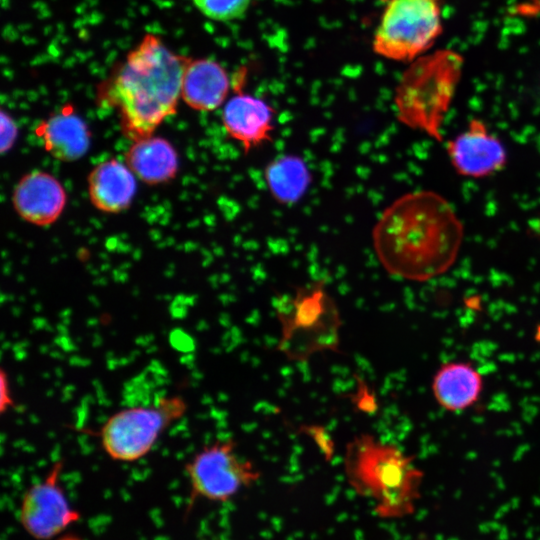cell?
Returning a JSON list of instances; mask_svg holds the SVG:
<instances>
[{
	"label": "cell",
	"mask_w": 540,
	"mask_h": 540,
	"mask_svg": "<svg viewBox=\"0 0 540 540\" xmlns=\"http://www.w3.org/2000/svg\"><path fill=\"white\" fill-rule=\"evenodd\" d=\"M371 237L376 257L389 274L423 282L454 265L464 228L442 195L420 190L388 205L375 222Z\"/></svg>",
	"instance_id": "cell-1"
},
{
	"label": "cell",
	"mask_w": 540,
	"mask_h": 540,
	"mask_svg": "<svg viewBox=\"0 0 540 540\" xmlns=\"http://www.w3.org/2000/svg\"><path fill=\"white\" fill-rule=\"evenodd\" d=\"M189 59L146 34L98 85L97 103L117 112L122 133L133 142L152 136L176 113Z\"/></svg>",
	"instance_id": "cell-2"
},
{
	"label": "cell",
	"mask_w": 540,
	"mask_h": 540,
	"mask_svg": "<svg viewBox=\"0 0 540 540\" xmlns=\"http://www.w3.org/2000/svg\"><path fill=\"white\" fill-rule=\"evenodd\" d=\"M344 471L355 493L373 502L379 518L396 520L414 513L423 472L398 447L371 434L357 435L346 446Z\"/></svg>",
	"instance_id": "cell-3"
},
{
	"label": "cell",
	"mask_w": 540,
	"mask_h": 540,
	"mask_svg": "<svg viewBox=\"0 0 540 540\" xmlns=\"http://www.w3.org/2000/svg\"><path fill=\"white\" fill-rule=\"evenodd\" d=\"M462 67V57L447 49L415 59L396 88L394 104L399 122L442 142L444 119Z\"/></svg>",
	"instance_id": "cell-4"
},
{
	"label": "cell",
	"mask_w": 540,
	"mask_h": 540,
	"mask_svg": "<svg viewBox=\"0 0 540 540\" xmlns=\"http://www.w3.org/2000/svg\"><path fill=\"white\" fill-rule=\"evenodd\" d=\"M281 326L278 351L290 361L306 362L319 352H338L342 319L323 280L296 288L275 302Z\"/></svg>",
	"instance_id": "cell-5"
},
{
	"label": "cell",
	"mask_w": 540,
	"mask_h": 540,
	"mask_svg": "<svg viewBox=\"0 0 540 540\" xmlns=\"http://www.w3.org/2000/svg\"><path fill=\"white\" fill-rule=\"evenodd\" d=\"M187 409L186 400L179 395L158 396L150 404L114 413L94 435L112 460L135 462L150 453L161 435L180 420Z\"/></svg>",
	"instance_id": "cell-6"
},
{
	"label": "cell",
	"mask_w": 540,
	"mask_h": 540,
	"mask_svg": "<svg viewBox=\"0 0 540 540\" xmlns=\"http://www.w3.org/2000/svg\"><path fill=\"white\" fill-rule=\"evenodd\" d=\"M442 0H388L373 39L374 51L396 61L424 55L442 33Z\"/></svg>",
	"instance_id": "cell-7"
},
{
	"label": "cell",
	"mask_w": 540,
	"mask_h": 540,
	"mask_svg": "<svg viewBox=\"0 0 540 540\" xmlns=\"http://www.w3.org/2000/svg\"><path fill=\"white\" fill-rule=\"evenodd\" d=\"M190 484L188 511L198 499L227 502L260 479V471L238 456L233 439L202 447L185 465Z\"/></svg>",
	"instance_id": "cell-8"
},
{
	"label": "cell",
	"mask_w": 540,
	"mask_h": 540,
	"mask_svg": "<svg viewBox=\"0 0 540 540\" xmlns=\"http://www.w3.org/2000/svg\"><path fill=\"white\" fill-rule=\"evenodd\" d=\"M63 465V461H55L45 477L31 485L22 497L19 522L36 540L53 539L80 518L60 484Z\"/></svg>",
	"instance_id": "cell-9"
},
{
	"label": "cell",
	"mask_w": 540,
	"mask_h": 540,
	"mask_svg": "<svg viewBox=\"0 0 540 540\" xmlns=\"http://www.w3.org/2000/svg\"><path fill=\"white\" fill-rule=\"evenodd\" d=\"M450 162L465 177L483 178L504 168L507 153L483 121L470 120L467 128L446 145Z\"/></svg>",
	"instance_id": "cell-10"
},
{
	"label": "cell",
	"mask_w": 540,
	"mask_h": 540,
	"mask_svg": "<svg viewBox=\"0 0 540 540\" xmlns=\"http://www.w3.org/2000/svg\"><path fill=\"white\" fill-rule=\"evenodd\" d=\"M67 196L62 184L51 174L34 170L16 184L12 203L25 221L47 226L55 222L66 205Z\"/></svg>",
	"instance_id": "cell-11"
},
{
	"label": "cell",
	"mask_w": 540,
	"mask_h": 540,
	"mask_svg": "<svg viewBox=\"0 0 540 540\" xmlns=\"http://www.w3.org/2000/svg\"><path fill=\"white\" fill-rule=\"evenodd\" d=\"M275 110L264 100L238 90L224 105L222 123L227 135L245 153L271 141Z\"/></svg>",
	"instance_id": "cell-12"
},
{
	"label": "cell",
	"mask_w": 540,
	"mask_h": 540,
	"mask_svg": "<svg viewBox=\"0 0 540 540\" xmlns=\"http://www.w3.org/2000/svg\"><path fill=\"white\" fill-rule=\"evenodd\" d=\"M35 133L54 158L72 162L82 158L91 141L90 130L72 105L63 106L40 122Z\"/></svg>",
	"instance_id": "cell-13"
},
{
	"label": "cell",
	"mask_w": 540,
	"mask_h": 540,
	"mask_svg": "<svg viewBox=\"0 0 540 540\" xmlns=\"http://www.w3.org/2000/svg\"><path fill=\"white\" fill-rule=\"evenodd\" d=\"M229 89V76L218 62L206 58L189 59L181 85V98L189 107L213 111L224 103Z\"/></svg>",
	"instance_id": "cell-14"
},
{
	"label": "cell",
	"mask_w": 540,
	"mask_h": 540,
	"mask_svg": "<svg viewBox=\"0 0 540 540\" xmlns=\"http://www.w3.org/2000/svg\"><path fill=\"white\" fill-rule=\"evenodd\" d=\"M135 175L126 163L109 159L96 165L88 176L91 203L106 213H119L132 203L136 193Z\"/></svg>",
	"instance_id": "cell-15"
},
{
	"label": "cell",
	"mask_w": 540,
	"mask_h": 540,
	"mask_svg": "<svg viewBox=\"0 0 540 540\" xmlns=\"http://www.w3.org/2000/svg\"><path fill=\"white\" fill-rule=\"evenodd\" d=\"M125 163L141 181L157 185L176 176L179 158L168 140L152 135L133 142L125 154Z\"/></svg>",
	"instance_id": "cell-16"
},
{
	"label": "cell",
	"mask_w": 540,
	"mask_h": 540,
	"mask_svg": "<svg viewBox=\"0 0 540 540\" xmlns=\"http://www.w3.org/2000/svg\"><path fill=\"white\" fill-rule=\"evenodd\" d=\"M482 390V377L468 363L452 362L443 365L432 382L433 395L448 411H461L474 404Z\"/></svg>",
	"instance_id": "cell-17"
},
{
	"label": "cell",
	"mask_w": 540,
	"mask_h": 540,
	"mask_svg": "<svg viewBox=\"0 0 540 540\" xmlns=\"http://www.w3.org/2000/svg\"><path fill=\"white\" fill-rule=\"evenodd\" d=\"M272 198L283 205L298 203L312 183L306 161L294 154H283L268 162L263 174Z\"/></svg>",
	"instance_id": "cell-18"
},
{
	"label": "cell",
	"mask_w": 540,
	"mask_h": 540,
	"mask_svg": "<svg viewBox=\"0 0 540 540\" xmlns=\"http://www.w3.org/2000/svg\"><path fill=\"white\" fill-rule=\"evenodd\" d=\"M198 10L216 21H231L247 11L251 0H193Z\"/></svg>",
	"instance_id": "cell-19"
},
{
	"label": "cell",
	"mask_w": 540,
	"mask_h": 540,
	"mask_svg": "<svg viewBox=\"0 0 540 540\" xmlns=\"http://www.w3.org/2000/svg\"><path fill=\"white\" fill-rule=\"evenodd\" d=\"M18 134V127L14 119L1 111V152L5 153L14 145Z\"/></svg>",
	"instance_id": "cell-20"
},
{
	"label": "cell",
	"mask_w": 540,
	"mask_h": 540,
	"mask_svg": "<svg viewBox=\"0 0 540 540\" xmlns=\"http://www.w3.org/2000/svg\"><path fill=\"white\" fill-rule=\"evenodd\" d=\"M11 392L9 378L4 368H2L0 374V411L2 414L15 407Z\"/></svg>",
	"instance_id": "cell-21"
},
{
	"label": "cell",
	"mask_w": 540,
	"mask_h": 540,
	"mask_svg": "<svg viewBox=\"0 0 540 540\" xmlns=\"http://www.w3.org/2000/svg\"><path fill=\"white\" fill-rule=\"evenodd\" d=\"M539 231H540V224H539Z\"/></svg>",
	"instance_id": "cell-22"
}]
</instances>
